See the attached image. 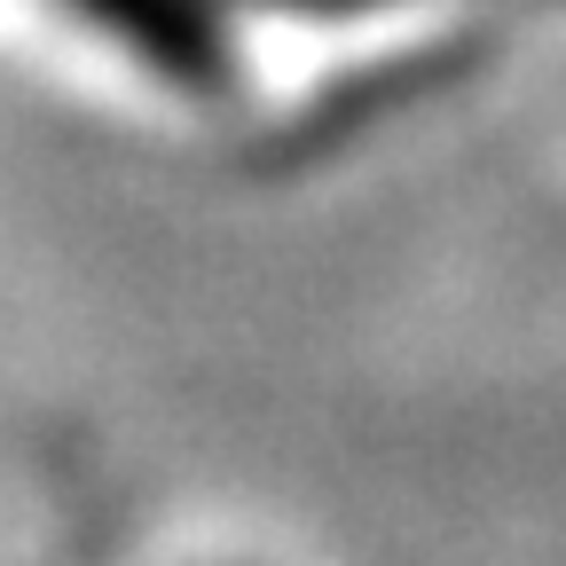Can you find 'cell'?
<instances>
[{
  "mask_svg": "<svg viewBox=\"0 0 566 566\" xmlns=\"http://www.w3.org/2000/svg\"><path fill=\"white\" fill-rule=\"evenodd\" d=\"M71 24H87L103 48H118L158 87L212 103L237 87V24L229 0H48Z\"/></svg>",
  "mask_w": 566,
  "mask_h": 566,
  "instance_id": "obj_1",
  "label": "cell"
}]
</instances>
